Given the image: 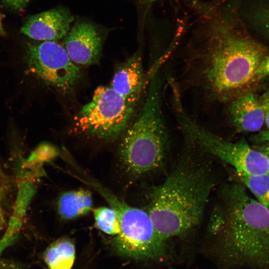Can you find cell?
I'll use <instances>...</instances> for the list:
<instances>
[{
    "mask_svg": "<svg viewBox=\"0 0 269 269\" xmlns=\"http://www.w3.org/2000/svg\"><path fill=\"white\" fill-rule=\"evenodd\" d=\"M181 8L174 31L200 85L215 100L234 99L255 82L266 48L239 28L225 0H183Z\"/></svg>",
    "mask_w": 269,
    "mask_h": 269,
    "instance_id": "cell-1",
    "label": "cell"
},
{
    "mask_svg": "<svg viewBox=\"0 0 269 269\" xmlns=\"http://www.w3.org/2000/svg\"><path fill=\"white\" fill-rule=\"evenodd\" d=\"M245 187L229 183L221 188L208 232L227 267L269 269V210Z\"/></svg>",
    "mask_w": 269,
    "mask_h": 269,
    "instance_id": "cell-2",
    "label": "cell"
},
{
    "mask_svg": "<svg viewBox=\"0 0 269 269\" xmlns=\"http://www.w3.org/2000/svg\"><path fill=\"white\" fill-rule=\"evenodd\" d=\"M216 184L205 161L189 155L179 159L163 182L149 195L146 211L159 236L166 242L196 227Z\"/></svg>",
    "mask_w": 269,
    "mask_h": 269,
    "instance_id": "cell-3",
    "label": "cell"
},
{
    "mask_svg": "<svg viewBox=\"0 0 269 269\" xmlns=\"http://www.w3.org/2000/svg\"><path fill=\"white\" fill-rule=\"evenodd\" d=\"M139 111L122 134L118 154L126 171L134 176L151 172L162 163L167 132L161 103V84L153 73Z\"/></svg>",
    "mask_w": 269,
    "mask_h": 269,
    "instance_id": "cell-4",
    "label": "cell"
},
{
    "mask_svg": "<svg viewBox=\"0 0 269 269\" xmlns=\"http://www.w3.org/2000/svg\"><path fill=\"white\" fill-rule=\"evenodd\" d=\"M86 179L118 215L121 232L114 240L117 252L138 260L154 261L160 257L165 243L155 229L147 211L130 206L91 178Z\"/></svg>",
    "mask_w": 269,
    "mask_h": 269,
    "instance_id": "cell-5",
    "label": "cell"
},
{
    "mask_svg": "<svg viewBox=\"0 0 269 269\" xmlns=\"http://www.w3.org/2000/svg\"><path fill=\"white\" fill-rule=\"evenodd\" d=\"M136 106L127 102L110 86H100L91 101L74 118L77 132L103 140L122 135L134 115Z\"/></svg>",
    "mask_w": 269,
    "mask_h": 269,
    "instance_id": "cell-6",
    "label": "cell"
},
{
    "mask_svg": "<svg viewBox=\"0 0 269 269\" xmlns=\"http://www.w3.org/2000/svg\"><path fill=\"white\" fill-rule=\"evenodd\" d=\"M25 57L28 67L34 75L64 94L72 92L81 78L80 69L57 41L28 43Z\"/></svg>",
    "mask_w": 269,
    "mask_h": 269,
    "instance_id": "cell-7",
    "label": "cell"
},
{
    "mask_svg": "<svg viewBox=\"0 0 269 269\" xmlns=\"http://www.w3.org/2000/svg\"><path fill=\"white\" fill-rule=\"evenodd\" d=\"M109 32L108 28L90 20L79 19L72 25L61 44L75 64H93L100 58Z\"/></svg>",
    "mask_w": 269,
    "mask_h": 269,
    "instance_id": "cell-8",
    "label": "cell"
},
{
    "mask_svg": "<svg viewBox=\"0 0 269 269\" xmlns=\"http://www.w3.org/2000/svg\"><path fill=\"white\" fill-rule=\"evenodd\" d=\"M74 21L69 9L59 6L29 16L20 32L35 41H57L64 38Z\"/></svg>",
    "mask_w": 269,
    "mask_h": 269,
    "instance_id": "cell-9",
    "label": "cell"
},
{
    "mask_svg": "<svg viewBox=\"0 0 269 269\" xmlns=\"http://www.w3.org/2000/svg\"><path fill=\"white\" fill-rule=\"evenodd\" d=\"M145 84L142 49L139 47L118 68L110 86L129 103L136 106Z\"/></svg>",
    "mask_w": 269,
    "mask_h": 269,
    "instance_id": "cell-10",
    "label": "cell"
},
{
    "mask_svg": "<svg viewBox=\"0 0 269 269\" xmlns=\"http://www.w3.org/2000/svg\"><path fill=\"white\" fill-rule=\"evenodd\" d=\"M229 112L233 125L239 131L257 132L265 124L260 98L253 93H242L233 99Z\"/></svg>",
    "mask_w": 269,
    "mask_h": 269,
    "instance_id": "cell-11",
    "label": "cell"
},
{
    "mask_svg": "<svg viewBox=\"0 0 269 269\" xmlns=\"http://www.w3.org/2000/svg\"><path fill=\"white\" fill-rule=\"evenodd\" d=\"M91 193L86 189H78L63 192L57 202V211L64 220L75 219L86 215L92 209Z\"/></svg>",
    "mask_w": 269,
    "mask_h": 269,
    "instance_id": "cell-12",
    "label": "cell"
},
{
    "mask_svg": "<svg viewBox=\"0 0 269 269\" xmlns=\"http://www.w3.org/2000/svg\"><path fill=\"white\" fill-rule=\"evenodd\" d=\"M75 259V245L68 238L55 241L44 254V261L50 269H71Z\"/></svg>",
    "mask_w": 269,
    "mask_h": 269,
    "instance_id": "cell-13",
    "label": "cell"
},
{
    "mask_svg": "<svg viewBox=\"0 0 269 269\" xmlns=\"http://www.w3.org/2000/svg\"><path fill=\"white\" fill-rule=\"evenodd\" d=\"M235 172L241 183L247 187L257 200L269 210V173L249 175Z\"/></svg>",
    "mask_w": 269,
    "mask_h": 269,
    "instance_id": "cell-14",
    "label": "cell"
},
{
    "mask_svg": "<svg viewBox=\"0 0 269 269\" xmlns=\"http://www.w3.org/2000/svg\"><path fill=\"white\" fill-rule=\"evenodd\" d=\"M96 226L105 233L113 236L121 232V225L115 210L105 206L93 210Z\"/></svg>",
    "mask_w": 269,
    "mask_h": 269,
    "instance_id": "cell-15",
    "label": "cell"
},
{
    "mask_svg": "<svg viewBox=\"0 0 269 269\" xmlns=\"http://www.w3.org/2000/svg\"><path fill=\"white\" fill-rule=\"evenodd\" d=\"M138 21V32L142 36L145 31L146 22L150 10L154 3L159 0H134Z\"/></svg>",
    "mask_w": 269,
    "mask_h": 269,
    "instance_id": "cell-16",
    "label": "cell"
},
{
    "mask_svg": "<svg viewBox=\"0 0 269 269\" xmlns=\"http://www.w3.org/2000/svg\"><path fill=\"white\" fill-rule=\"evenodd\" d=\"M258 27L269 37V5L259 8L254 14Z\"/></svg>",
    "mask_w": 269,
    "mask_h": 269,
    "instance_id": "cell-17",
    "label": "cell"
},
{
    "mask_svg": "<svg viewBox=\"0 0 269 269\" xmlns=\"http://www.w3.org/2000/svg\"><path fill=\"white\" fill-rule=\"evenodd\" d=\"M269 76V54L262 60L257 70L256 81Z\"/></svg>",
    "mask_w": 269,
    "mask_h": 269,
    "instance_id": "cell-18",
    "label": "cell"
},
{
    "mask_svg": "<svg viewBox=\"0 0 269 269\" xmlns=\"http://www.w3.org/2000/svg\"><path fill=\"white\" fill-rule=\"evenodd\" d=\"M265 117V124L269 131V91L265 93L260 98Z\"/></svg>",
    "mask_w": 269,
    "mask_h": 269,
    "instance_id": "cell-19",
    "label": "cell"
},
{
    "mask_svg": "<svg viewBox=\"0 0 269 269\" xmlns=\"http://www.w3.org/2000/svg\"><path fill=\"white\" fill-rule=\"evenodd\" d=\"M3 3L8 8L19 11L23 9L30 0H1Z\"/></svg>",
    "mask_w": 269,
    "mask_h": 269,
    "instance_id": "cell-20",
    "label": "cell"
},
{
    "mask_svg": "<svg viewBox=\"0 0 269 269\" xmlns=\"http://www.w3.org/2000/svg\"><path fill=\"white\" fill-rule=\"evenodd\" d=\"M3 187L0 186V230L5 225V218L3 208Z\"/></svg>",
    "mask_w": 269,
    "mask_h": 269,
    "instance_id": "cell-21",
    "label": "cell"
},
{
    "mask_svg": "<svg viewBox=\"0 0 269 269\" xmlns=\"http://www.w3.org/2000/svg\"><path fill=\"white\" fill-rule=\"evenodd\" d=\"M253 139L258 142H269V131L261 132L256 135Z\"/></svg>",
    "mask_w": 269,
    "mask_h": 269,
    "instance_id": "cell-22",
    "label": "cell"
},
{
    "mask_svg": "<svg viewBox=\"0 0 269 269\" xmlns=\"http://www.w3.org/2000/svg\"><path fill=\"white\" fill-rule=\"evenodd\" d=\"M266 143L264 145L262 146L260 150L261 151L265 154L268 157L269 159V142L265 143Z\"/></svg>",
    "mask_w": 269,
    "mask_h": 269,
    "instance_id": "cell-23",
    "label": "cell"
},
{
    "mask_svg": "<svg viewBox=\"0 0 269 269\" xmlns=\"http://www.w3.org/2000/svg\"><path fill=\"white\" fill-rule=\"evenodd\" d=\"M6 180H7L5 179V176L0 167V186L4 187Z\"/></svg>",
    "mask_w": 269,
    "mask_h": 269,
    "instance_id": "cell-24",
    "label": "cell"
},
{
    "mask_svg": "<svg viewBox=\"0 0 269 269\" xmlns=\"http://www.w3.org/2000/svg\"><path fill=\"white\" fill-rule=\"evenodd\" d=\"M5 34V31L4 30L0 17V35H4Z\"/></svg>",
    "mask_w": 269,
    "mask_h": 269,
    "instance_id": "cell-25",
    "label": "cell"
}]
</instances>
